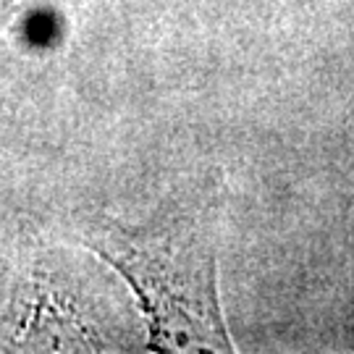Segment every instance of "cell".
Masks as SVG:
<instances>
[{"label":"cell","mask_w":354,"mask_h":354,"mask_svg":"<svg viewBox=\"0 0 354 354\" xmlns=\"http://www.w3.org/2000/svg\"><path fill=\"white\" fill-rule=\"evenodd\" d=\"M218 205L203 200L131 226L87 218L79 241L129 283L152 352H234L218 302Z\"/></svg>","instance_id":"1"},{"label":"cell","mask_w":354,"mask_h":354,"mask_svg":"<svg viewBox=\"0 0 354 354\" xmlns=\"http://www.w3.org/2000/svg\"><path fill=\"white\" fill-rule=\"evenodd\" d=\"M3 349H100L102 333L87 317L76 291L32 250L11 286L0 317Z\"/></svg>","instance_id":"2"},{"label":"cell","mask_w":354,"mask_h":354,"mask_svg":"<svg viewBox=\"0 0 354 354\" xmlns=\"http://www.w3.org/2000/svg\"><path fill=\"white\" fill-rule=\"evenodd\" d=\"M16 13H19V0H0V32L11 24Z\"/></svg>","instance_id":"3"}]
</instances>
